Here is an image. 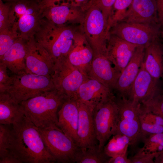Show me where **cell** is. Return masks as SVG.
<instances>
[{"label": "cell", "instance_id": "obj_1", "mask_svg": "<svg viewBox=\"0 0 163 163\" xmlns=\"http://www.w3.org/2000/svg\"><path fill=\"white\" fill-rule=\"evenodd\" d=\"M9 150L21 163L56 162L47 149L38 128L25 116L12 124Z\"/></svg>", "mask_w": 163, "mask_h": 163}, {"label": "cell", "instance_id": "obj_2", "mask_svg": "<svg viewBox=\"0 0 163 163\" xmlns=\"http://www.w3.org/2000/svg\"><path fill=\"white\" fill-rule=\"evenodd\" d=\"M78 25H58L43 18L34 37L48 52L54 63L67 56L72 49Z\"/></svg>", "mask_w": 163, "mask_h": 163}, {"label": "cell", "instance_id": "obj_3", "mask_svg": "<svg viewBox=\"0 0 163 163\" xmlns=\"http://www.w3.org/2000/svg\"><path fill=\"white\" fill-rule=\"evenodd\" d=\"M68 98L55 89L21 103L24 107L25 117L36 127L41 129H59L57 126L58 112Z\"/></svg>", "mask_w": 163, "mask_h": 163}, {"label": "cell", "instance_id": "obj_4", "mask_svg": "<svg viewBox=\"0 0 163 163\" xmlns=\"http://www.w3.org/2000/svg\"><path fill=\"white\" fill-rule=\"evenodd\" d=\"M84 19L80 25L94 55L107 54V45L110 28L100 9L89 2L85 6Z\"/></svg>", "mask_w": 163, "mask_h": 163}, {"label": "cell", "instance_id": "obj_5", "mask_svg": "<svg viewBox=\"0 0 163 163\" xmlns=\"http://www.w3.org/2000/svg\"><path fill=\"white\" fill-rule=\"evenodd\" d=\"M55 89L51 76L25 73L11 75L5 92L21 103Z\"/></svg>", "mask_w": 163, "mask_h": 163}, {"label": "cell", "instance_id": "obj_6", "mask_svg": "<svg viewBox=\"0 0 163 163\" xmlns=\"http://www.w3.org/2000/svg\"><path fill=\"white\" fill-rule=\"evenodd\" d=\"M115 95L119 114L116 134L127 136L130 140V145L135 146L142 138L139 116L141 103L123 96Z\"/></svg>", "mask_w": 163, "mask_h": 163}, {"label": "cell", "instance_id": "obj_7", "mask_svg": "<svg viewBox=\"0 0 163 163\" xmlns=\"http://www.w3.org/2000/svg\"><path fill=\"white\" fill-rule=\"evenodd\" d=\"M38 128L47 149L56 162H76L79 147L75 143L59 129Z\"/></svg>", "mask_w": 163, "mask_h": 163}, {"label": "cell", "instance_id": "obj_8", "mask_svg": "<svg viewBox=\"0 0 163 163\" xmlns=\"http://www.w3.org/2000/svg\"><path fill=\"white\" fill-rule=\"evenodd\" d=\"M93 118L99 149L102 150L107 140L117 131L119 114L115 97L93 109Z\"/></svg>", "mask_w": 163, "mask_h": 163}, {"label": "cell", "instance_id": "obj_9", "mask_svg": "<svg viewBox=\"0 0 163 163\" xmlns=\"http://www.w3.org/2000/svg\"><path fill=\"white\" fill-rule=\"evenodd\" d=\"M159 23H136L120 21L113 26L110 33L137 46L145 47L160 35Z\"/></svg>", "mask_w": 163, "mask_h": 163}, {"label": "cell", "instance_id": "obj_10", "mask_svg": "<svg viewBox=\"0 0 163 163\" xmlns=\"http://www.w3.org/2000/svg\"><path fill=\"white\" fill-rule=\"evenodd\" d=\"M51 78L55 88L68 98L77 100V93L86 77L73 66L67 57L57 60Z\"/></svg>", "mask_w": 163, "mask_h": 163}, {"label": "cell", "instance_id": "obj_11", "mask_svg": "<svg viewBox=\"0 0 163 163\" xmlns=\"http://www.w3.org/2000/svg\"><path fill=\"white\" fill-rule=\"evenodd\" d=\"M26 64L27 73L51 76L55 66L49 53L34 36L27 40Z\"/></svg>", "mask_w": 163, "mask_h": 163}, {"label": "cell", "instance_id": "obj_12", "mask_svg": "<svg viewBox=\"0 0 163 163\" xmlns=\"http://www.w3.org/2000/svg\"><path fill=\"white\" fill-rule=\"evenodd\" d=\"M42 17L58 25L81 24L83 21L85 10L81 6L62 2L42 8Z\"/></svg>", "mask_w": 163, "mask_h": 163}, {"label": "cell", "instance_id": "obj_13", "mask_svg": "<svg viewBox=\"0 0 163 163\" xmlns=\"http://www.w3.org/2000/svg\"><path fill=\"white\" fill-rule=\"evenodd\" d=\"M77 100L94 109L114 99L113 91L96 80L86 76L77 93Z\"/></svg>", "mask_w": 163, "mask_h": 163}, {"label": "cell", "instance_id": "obj_14", "mask_svg": "<svg viewBox=\"0 0 163 163\" xmlns=\"http://www.w3.org/2000/svg\"><path fill=\"white\" fill-rule=\"evenodd\" d=\"M159 81L146 70L143 61L128 98L141 103L155 97L160 93Z\"/></svg>", "mask_w": 163, "mask_h": 163}, {"label": "cell", "instance_id": "obj_15", "mask_svg": "<svg viewBox=\"0 0 163 163\" xmlns=\"http://www.w3.org/2000/svg\"><path fill=\"white\" fill-rule=\"evenodd\" d=\"M121 73L107 54H99L94 55L87 76L97 80L113 91Z\"/></svg>", "mask_w": 163, "mask_h": 163}, {"label": "cell", "instance_id": "obj_16", "mask_svg": "<svg viewBox=\"0 0 163 163\" xmlns=\"http://www.w3.org/2000/svg\"><path fill=\"white\" fill-rule=\"evenodd\" d=\"M145 47L138 46L129 62L121 73L113 90L115 94L128 98L132 85L144 59Z\"/></svg>", "mask_w": 163, "mask_h": 163}, {"label": "cell", "instance_id": "obj_17", "mask_svg": "<svg viewBox=\"0 0 163 163\" xmlns=\"http://www.w3.org/2000/svg\"><path fill=\"white\" fill-rule=\"evenodd\" d=\"M138 46L110 33L107 45V56L115 67L121 73Z\"/></svg>", "mask_w": 163, "mask_h": 163}, {"label": "cell", "instance_id": "obj_18", "mask_svg": "<svg viewBox=\"0 0 163 163\" xmlns=\"http://www.w3.org/2000/svg\"><path fill=\"white\" fill-rule=\"evenodd\" d=\"M93 56V50L79 27L75 35L73 48L67 58L71 64L87 76Z\"/></svg>", "mask_w": 163, "mask_h": 163}, {"label": "cell", "instance_id": "obj_19", "mask_svg": "<svg viewBox=\"0 0 163 163\" xmlns=\"http://www.w3.org/2000/svg\"><path fill=\"white\" fill-rule=\"evenodd\" d=\"M77 101L78 108V145L81 148H87L98 145L94 127L93 109L86 104Z\"/></svg>", "mask_w": 163, "mask_h": 163}, {"label": "cell", "instance_id": "obj_20", "mask_svg": "<svg viewBox=\"0 0 163 163\" xmlns=\"http://www.w3.org/2000/svg\"><path fill=\"white\" fill-rule=\"evenodd\" d=\"M120 21L159 23L156 0H133Z\"/></svg>", "mask_w": 163, "mask_h": 163}, {"label": "cell", "instance_id": "obj_21", "mask_svg": "<svg viewBox=\"0 0 163 163\" xmlns=\"http://www.w3.org/2000/svg\"><path fill=\"white\" fill-rule=\"evenodd\" d=\"M58 116V127L78 145V108L77 100L72 98L67 99L59 110Z\"/></svg>", "mask_w": 163, "mask_h": 163}, {"label": "cell", "instance_id": "obj_22", "mask_svg": "<svg viewBox=\"0 0 163 163\" xmlns=\"http://www.w3.org/2000/svg\"><path fill=\"white\" fill-rule=\"evenodd\" d=\"M27 42V40L20 37L0 57V62L5 63L13 74L26 73Z\"/></svg>", "mask_w": 163, "mask_h": 163}, {"label": "cell", "instance_id": "obj_23", "mask_svg": "<svg viewBox=\"0 0 163 163\" xmlns=\"http://www.w3.org/2000/svg\"><path fill=\"white\" fill-rule=\"evenodd\" d=\"M146 70L155 79L163 76V43L160 37L145 47L143 61Z\"/></svg>", "mask_w": 163, "mask_h": 163}, {"label": "cell", "instance_id": "obj_24", "mask_svg": "<svg viewBox=\"0 0 163 163\" xmlns=\"http://www.w3.org/2000/svg\"><path fill=\"white\" fill-rule=\"evenodd\" d=\"M24 117L21 102L15 101L7 92L0 93V124H13L21 121Z\"/></svg>", "mask_w": 163, "mask_h": 163}, {"label": "cell", "instance_id": "obj_25", "mask_svg": "<svg viewBox=\"0 0 163 163\" xmlns=\"http://www.w3.org/2000/svg\"><path fill=\"white\" fill-rule=\"evenodd\" d=\"M142 139L150 135L163 133V118L141 105L139 111Z\"/></svg>", "mask_w": 163, "mask_h": 163}, {"label": "cell", "instance_id": "obj_26", "mask_svg": "<svg viewBox=\"0 0 163 163\" xmlns=\"http://www.w3.org/2000/svg\"><path fill=\"white\" fill-rule=\"evenodd\" d=\"M110 158L104 150H100L98 145L87 148H79L76 158L77 163H108Z\"/></svg>", "mask_w": 163, "mask_h": 163}, {"label": "cell", "instance_id": "obj_27", "mask_svg": "<svg viewBox=\"0 0 163 163\" xmlns=\"http://www.w3.org/2000/svg\"><path fill=\"white\" fill-rule=\"evenodd\" d=\"M129 138L126 136L120 134H116L105 145L104 150L109 157L127 153L128 148L130 145Z\"/></svg>", "mask_w": 163, "mask_h": 163}, {"label": "cell", "instance_id": "obj_28", "mask_svg": "<svg viewBox=\"0 0 163 163\" xmlns=\"http://www.w3.org/2000/svg\"><path fill=\"white\" fill-rule=\"evenodd\" d=\"M20 37L17 21L11 27L0 31V57L7 51Z\"/></svg>", "mask_w": 163, "mask_h": 163}, {"label": "cell", "instance_id": "obj_29", "mask_svg": "<svg viewBox=\"0 0 163 163\" xmlns=\"http://www.w3.org/2000/svg\"><path fill=\"white\" fill-rule=\"evenodd\" d=\"M17 21L11 2L0 0V31L11 27Z\"/></svg>", "mask_w": 163, "mask_h": 163}, {"label": "cell", "instance_id": "obj_30", "mask_svg": "<svg viewBox=\"0 0 163 163\" xmlns=\"http://www.w3.org/2000/svg\"><path fill=\"white\" fill-rule=\"evenodd\" d=\"M133 0H116L112 8L111 16L108 20L110 28L116 23L121 21Z\"/></svg>", "mask_w": 163, "mask_h": 163}, {"label": "cell", "instance_id": "obj_31", "mask_svg": "<svg viewBox=\"0 0 163 163\" xmlns=\"http://www.w3.org/2000/svg\"><path fill=\"white\" fill-rule=\"evenodd\" d=\"M141 149L146 152L154 153L163 150V133L150 135L143 138Z\"/></svg>", "mask_w": 163, "mask_h": 163}, {"label": "cell", "instance_id": "obj_32", "mask_svg": "<svg viewBox=\"0 0 163 163\" xmlns=\"http://www.w3.org/2000/svg\"><path fill=\"white\" fill-rule=\"evenodd\" d=\"M12 124H0V159L13 155L9 150Z\"/></svg>", "mask_w": 163, "mask_h": 163}, {"label": "cell", "instance_id": "obj_33", "mask_svg": "<svg viewBox=\"0 0 163 163\" xmlns=\"http://www.w3.org/2000/svg\"><path fill=\"white\" fill-rule=\"evenodd\" d=\"M145 109L163 118V94L161 93L141 103Z\"/></svg>", "mask_w": 163, "mask_h": 163}, {"label": "cell", "instance_id": "obj_34", "mask_svg": "<svg viewBox=\"0 0 163 163\" xmlns=\"http://www.w3.org/2000/svg\"><path fill=\"white\" fill-rule=\"evenodd\" d=\"M157 153L146 152L141 148L133 156L129 158L131 163H154V159Z\"/></svg>", "mask_w": 163, "mask_h": 163}, {"label": "cell", "instance_id": "obj_35", "mask_svg": "<svg viewBox=\"0 0 163 163\" xmlns=\"http://www.w3.org/2000/svg\"><path fill=\"white\" fill-rule=\"evenodd\" d=\"M116 0H91L90 2L97 6L108 21L112 12L113 5Z\"/></svg>", "mask_w": 163, "mask_h": 163}, {"label": "cell", "instance_id": "obj_36", "mask_svg": "<svg viewBox=\"0 0 163 163\" xmlns=\"http://www.w3.org/2000/svg\"><path fill=\"white\" fill-rule=\"evenodd\" d=\"M6 65L0 62V93H5L7 86L10 79L8 74Z\"/></svg>", "mask_w": 163, "mask_h": 163}, {"label": "cell", "instance_id": "obj_37", "mask_svg": "<svg viewBox=\"0 0 163 163\" xmlns=\"http://www.w3.org/2000/svg\"><path fill=\"white\" fill-rule=\"evenodd\" d=\"M91 0H41L43 6H45L55 3L63 2L66 1H72V3L77 5L84 6L88 4Z\"/></svg>", "mask_w": 163, "mask_h": 163}, {"label": "cell", "instance_id": "obj_38", "mask_svg": "<svg viewBox=\"0 0 163 163\" xmlns=\"http://www.w3.org/2000/svg\"><path fill=\"white\" fill-rule=\"evenodd\" d=\"M108 163H131V161L126 153L110 158Z\"/></svg>", "mask_w": 163, "mask_h": 163}, {"label": "cell", "instance_id": "obj_39", "mask_svg": "<svg viewBox=\"0 0 163 163\" xmlns=\"http://www.w3.org/2000/svg\"><path fill=\"white\" fill-rule=\"evenodd\" d=\"M158 16L161 27L163 25V0H156Z\"/></svg>", "mask_w": 163, "mask_h": 163}, {"label": "cell", "instance_id": "obj_40", "mask_svg": "<svg viewBox=\"0 0 163 163\" xmlns=\"http://www.w3.org/2000/svg\"><path fill=\"white\" fill-rule=\"evenodd\" d=\"M0 163H21V162L14 156H11L0 159Z\"/></svg>", "mask_w": 163, "mask_h": 163}, {"label": "cell", "instance_id": "obj_41", "mask_svg": "<svg viewBox=\"0 0 163 163\" xmlns=\"http://www.w3.org/2000/svg\"><path fill=\"white\" fill-rule=\"evenodd\" d=\"M154 162V163H163V150L157 152Z\"/></svg>", "mask_w": 163, "mask_h": 163}, {"label": "cell", "instance_id": "obj_42", "mask_svg": "<svg viewBox=\"0 0 163 163\" xmlns=\"http://www.w3.org/2000/svg\"><path fill=\"white\" fill-rule=\"evenodd\" d=\"M161 37L163 39V25L161 27L160 30V35Z\"/></svg>", "mask_w": 163, "mask_h": 163}, {"label": "cell", "instance_id": "obj_43", "mask_svg": "<svg viewBox=\"0 0 163 163\" xmlns=\"http://www.w3.org/2000/svg\"><path fill=\"white\" fill-rule=\"evenodd\" d=\"M11 0V1H14V0Z\"/></svg>", "mask_w": 163, "mask_h": 163}, {"label": "cell", "instance_id": "obj_44", "mask_svg": "<svg viewBox=\"0 0 163 163\" xmlns=\"http://www.w3.org/2000/svg\"><path fill=\"white\" fill-rule=\"evenodd\" d=\"M162 94H163V93H162Z\"/></svg>", "mask_w": 163, "mask_h": 163}]
</instances>
